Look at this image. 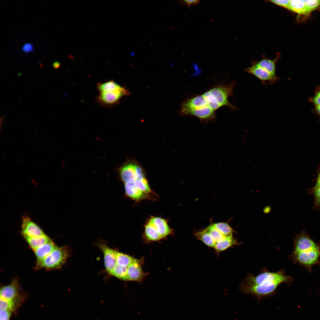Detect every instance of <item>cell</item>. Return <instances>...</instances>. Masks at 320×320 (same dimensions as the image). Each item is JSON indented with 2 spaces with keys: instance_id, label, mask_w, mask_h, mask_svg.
Listing matches in <instances>:
<instances>
[{
  "instance_id": "1",
  "label": "cell",
  "mask_w": 320,
  "mask_h": 320,
  "mask_svg": "<svg viewBox=\"0 0 320 320\" xmlns=\"http://www.w3.org/2000/svg\"><path fill=\"white\" fill-rule=\"evenodd\" d=\"M290 281V276H287L283 270L276 272H265L256 276L249 275L245 279L247 284H244L242 288L248 294L264 296L273 292L280 284L288 283Z\"/></svg>"
},
{
  "instance_id": "2",
  "label": "cell",
  "mask_w": 320,
  "mask_h": 320,
  "mask_svg": "<svg viewBox=\"0 0 320 320\" xmlns=\"http://www.w3.org/2000/svg\"><path fill=\"white\" fill-rule=\"evenodd\" d=\"M0 296L4 307L14 312L25 301L26 295L23 291L19 280L15 278L9 284L1 287Z\"/></svg>"
},
{
  "instance_id": "3",
  "label": "cell",
  "mask_w": 320,
  "mask_h": 320,
  "mask_svg": "<svg viewBox=\"0 0 320 320\" xmlns=\"http://www.w3.org/2000/svg\"><path fill=\"white\" fill-rule=\"evenodd\" d=\"M276 61L263 59L253 63L252 66L246 68L244 71L252 74L261 81L263 84L276 83L279 79L276 73Z\"/></svg>"
},
{
  "instance_id": "4",
  "label": "cell",
  "mask_w": 320,
  "mask_h": 320,
  "mask_svg": "<svg viewBox=\"0 0 320 320\" xmlns=\"http://www.w3.org/2000/svg\"><path fill=\"white\" fill-rule=\"evenodd\" d=\"M70 255L68 247L56 246L53 250L41 260L36 262V270L44 269L51 271L59 269L65 263Z\"/></svg>"
},
{
  "instance_id": "5",
  "label": "cell",
  "mask_w": 320,
  "mask_h": 320,
  "mask_svg": "<svg viewBox=\"0 0 320 320\" xmlns=\"http://www.w3.org/2000/svg\"><path fill=\"white\" fill-rule=\"evenodd\" d=\"M236 84L235 81H233L228 85H217L208 91L220 107L226 106L235 110L236 107L229 102L228 98L232 96Z\"/></svg>"
},
{
  "instance_id": "6",
  "label": "cell",
  "mask_w": 320,
  "mask_h": 320,
  "mask_svg": "<svg viewBox=\"0 0 320 320\" xmlns=\"http://www.w3.org/2000/svg\"><path fill=\"white\" fill-rule=\"evenodd\" d=\"M320 257V246L314 249L303 251H293L292 255V260L308 269L318 263Z\"/></svg>"
},
{
  "instance_id": "7",
  "label": "cell",
  "mask_w": 320,
  "mask_h": 320,
  "mask_svg": "<svg viewBox=\"0 0 320 320\" xmlns=\"http://www.w3.org/2000/svg\"><path fill=\"white\" fill-rule=\"evenodd\" d=\"M129 91L121 87L117 89L100 93L95 98L96 101L102 105L111 107L118 104L121 97L130 95Z\"/></svg>"
},
{
  "instance_id": "8",
  "label": "cell",
  "mask_w": 320,
  "mask_h": 320,
  "mask_svg": "<svg viewBox=\"0 0 320 320\" xmlns=\"http://www.w3.org/2000/svg\"><path fill=\"white\" fill-rule=\"evenodd\" d=\"M119 174L124 184L133 183L145 177L142 168L133 163L126 164L121 167Z\"/></svg>"
},
{
  "instance_id": "9",
  "label": "cell",
  "mask_w": 320,
  "mask_h": 320,
  "mask_svg": "<svg viewBox=\"0 0 320 320\" xmlns=\"http://www.w3.org/2000/svg\"><path fill=\"white\" fill-rule=\"evenodd\" d=\"M21 234L24 239L42 236L46 235L42 230L28 216L23 218Z\"/></svg>"
},
{
  "instance_id": "10",
  "label": "cell",
  "mask_w": 320,
  "mask_h": 320,
  "mask_svg": "<svg viewBox=\"0 0 320 320\" xmlns=\"http://www.w3.org/2000/svg\"><path fill=\"white\" fill-rule=\"evenodd\" d=\"M97 245L103 254L104 264L106 270L111 274L116 264V255L118 251L109 247L102 242H98Z\"/></svg>"
},
{
  "instance_id": "11",
  "label": "cell",
  "mask_w": 320,
  "mask_h": 320,
  "mask_svg": "<svg viewBox=\"0 0 320 320\" xmlns=\"http://www.w3.org/2000/svg\"><path fill=\"white\" fill-rule=\"evenodd\" d=\"M319 246L304 233L298 235L294 242V251L301 252L315 248Z\"/></svg>"
},
{
  "instance_id": "12",
  "label": "cell",
  "mask_w": 320,
  "mask_h": 320,
  "mask_svg": "<svg viewBox=\"0 0 320 320\" xmlns=\"http://www.w3.org/2000/svg\"><path fill=\"white\" fill-rule=\"evenodd\" d=\"M144 275L140 261L134 258L127 267L128 280L140 281Z\"/></svg>"
},
{
  "instance_id": "13",
  "label": "cell",
  "mask_w": 320,
  "mask_h": 320,
  "mask_svg": "<svg viewBox=\"0 0 320 320\" xmlns=\"http://www.w3.org/2000/svg\"><path fill=\"white\" fill-rule=\"evenodd\" d=\"M148 222L154 226L161 239L172 233V230L169 227L166 221L162 218L158 217H152Z\"/></svg>"
},
{
  "instance_id": "14",
  "label": "cell",
  "mask_w": 320,
  "mask_h": 320,
  "mask_svg": "<svg viewBox=\"0 0 320 320\" xmlns=\"http://www.w3.org/2000/svg\"><path fill=\"white\" fill-rule=\"evenodd\" d=\"M56 246L52 240L36 249L33 252L36 258V262L43 259L50 254Z\"/></svg>"
},
{
  "instance_id": "15",
  "label": "cell",
  "mask_w": 320,
  "mask_h": 320,
  "mask_svg": "<svg viewBox=\"0 0 320 320\" xmlns=\"http://www.w3.org/2000/svg\"><path fill=\"white\" fill-rule=\"evenodd\" d=\"M238 244L239 243L234 239L232 233L226 236L222 241L216 243L214 248L217 252H219Z\"/></svg>"
},
{
  "instance_id": "16",
  "label": "cell",
  "mask_w": 320,
  "mask_h": 320,
  "mask_svg": "<svg viewBox=\"0 0 320 320\" xmlns=\"http://www.w3.org/2000/svg\"><path fill=\"white\" fill-rule=\"evenodd\" d=\"M25 239L33 251L42 245L52 240L46 234L41 236L27 238Z\"/></svg>"
},
{
  "instance_id": "17",
  "label": "cell",
  "mask_w": 320,
  "mask_h": 320,
  "mask_svg": "<svg viewBox=\"0 0 320 320\" xmlns=\"http://www.w3.org/2000/svg\"><path fill=\"white\" fill-rule=\"evenodd\" d=\"M287 9L299 14H308L304 0H290Z\"/></svg>"
},
{
  "instance_id": "18",
  "label": "cell",
  "mask_w": 320,
  "mask_h": 320,
  "mask_svg": "<svg viewBox=\"0 0 320 320\" xmlns=\"http://www.w3.org/2000/svg\"><path fill=\"white\" fill-rule=\"evenodd\" d=\"M194 235L197 239L209 247L214 248L215 243L209 233L205 229L196 232Z\"/></svg>"
},
{
  "instance_id": "19",
  "label": "cell",
  "mask_w": 320,
  "mask_h": 320,
  "mask_svg": "<svg viewBox=\"0 0 320 320\" xmlns=\"http://www.w3.org/2000/svg\"><path fill=\"white\" fill-rule=\"evenodd\" d=\"M97 86L99 93L115 90L121 87L112 80L104 83H97Z\"/></svg>"
},
{
  "instance_id": "20",
  "label": "cell",
  "mask_w": 320,
  "mask_h": 320,
  "mask_svg": "<svg viewBox=\"0 0 320 320\" xmlns=\"http://www.w3.org/2000/svg\"><path fill=\"white\" fill-rule=\"evenodd\" d=\"M145 233L147 239L152 241H157L161 238L154 226L148 221L145 227Z\"/></svg>"
},
{
  "instance_id": "21",
  "label": "cell",
  "mask_w": 320,
  "mask_h": 320,
  "mask_svg": "<svg viewBox=\"0 0 320 320\" xmlns=\"http://www.w3.org/2000/svg\"><path fill=\"white\" fill-rule=\"evenodd\" d=\"M110 274L121 280H128L127 267L121 266L116 264Z\"/></svg>"
},
{
  "instance_id": "22",
  "label": "cell",
  "mask_w": 320,
  "mask_h": 320,
  "mask_svg": "<svg viewBox=\"0 0 320 320\" xmlns=\"http://www.w3.org/2000/svg\"><path fill=\"white\" fill-rule=\"evenodd\" d=\"M211 225L225 236H228L235 232L229 225L226 223H214Z\"/></svg>"
},
{
  "instance_id": "23",
  "label": "cell",
  "mask_w": 320,
  "mask_h": 320,
  "mask_svg": "<svg viewBox=\"0 0 320 320\" xmlns=\"http://www.w3.org/2000/svg\"><path fill=\"white\" fill-rule=\"evenodd\" d=\"M134 258L129 255L118 251L116 255V264L121 266L127 267Z\"/></svg>"
},
{
  "instance_id": "24",
  "label": "cell",
  "mask_w": 320,
  "mask_h": 320,
  "mask_svg": "<svg viewBox=\"0 0 320 320\" xmlns=\"http://www.w3.org/2000/svg\"><path fill=\"white\" fill-rule=\"evenodd\" d=\"M205 229L209 233L215 244L222 241L226 237L214 228L211 224L206 228Z\"/></svg>"
},
{
  "instance_id": "25",
  "label": "cell",
  "mask_w": 320,
  "mask_h": 320,
  "mask_svg": "<svg viewBox=\"0 0 320 320\" xmlns=\"http://www.w3.org/2000/svg\"><path fill=\"white\" fill-rule=\"evenodd\" d=\"M308 14L317 8L320 5V0H304Z\"/></svg>"
},
{
  "instance_id": "26",
  "label": "cell",
  "mask_w": 320,
  "mask_h": 320,
  "mask_svg": "<svg viewBox=\"0 0 320 320\" xmlns=\"http://www.w3.org/2000/svg\"><path fill=\"white\" fill-rule=\"evenodd\" d=\"M0 320H10L12 313L7 310H0Z\"/></svg>"
},
{
  "instance_id": "27",
  "label": "cell",
  "mask_w": 320,
  "mask_h": 320,
  "mask_svg": "<svg viewBox=\"0 0 320 320\" xmlns=\"http://www.w3.org/2000/svg\"><path fill=\"white\" fill-rule=\"evenodd\" d=\"M270 1L275 4L287 9L290 3V0H272Z\"/></svg>"
},
{
  "instance_id": "28",
  "label": "cell",
  "mask_w": 320,
  "mask_h": 320,
  "mask_svg": "<svg viewBox=\"0 0 320 320\" xmlns=\"http://www.w3.org/2000/svg\"><path fill=\"white\" fill-rule=\"evenodd\" d=\"M22 50L25 53L33 52L34 50L33 45L30 43H26L23 46Z\"/></svg>"
},
{
  "instance_id": "29",
  "label": "cell",
  "mask_w": 320,
  "mask_h": 320,
  "mask_svg": "<svg viewBox=\"0 0 320 320\" xmlns=\"http://www.w3.org/2000/svg\"><path fill=\"white\" fill-rule=\"evenodd\" d=\"M312 101L316 107L320 106V90L314 95Z\"/></svg>"
},
{
  "instance_id": "30",
  "label": "cell",
  "mask_w": 320,
  "mask_h": 320,
  "mask_svg": "<svg viewBox=\"0 0 320 320\" xmlns=\"http://www.w3.org/2000/svg\"><path fill=\"white\" fill-rule=\"evenodd\" d=\"M315 204L317 205H320V188H318L314 191Z\"/></svg>"
},
{
  "instance_id": "31",
  "label": "cell",
  "mask_w": 320,
  "mask_h": 320,
  "mask_svg": "<svg viewBox=\"0 0 320 320\" xmlns=\"http://www.w3.org/2000/svg\"><path fill=\"white\" fill-rule=\"evenodd\" d=\"M182 4L184 5H187L188 7H190L192 5L195 4L199 3L200 1L198 0H183L181 1Z\"/></svg>"
},
{
  "instance_id": "32",
  "label": "cell",
  "mask_w": 320,
  "mask_h": 320,
  "mask_svg": "<svg viewBox=\"0 0 320 320\" xmlns=\"http://www.w3.org/2000/svg\"><path fill=\"white\" fill-rule=\"evenodd\" d=\"M320 188V175H318L317 182L313 190V192L318 188Z\"/></svg>"
},
{
  "instance_id": "33",
  "label": "cell",
  "mask_w": 320,
  "mask_h": 320,
  "mask_svg": "<svg viewBox=\"0 0 320 320\" xmlns=\"http://www.w3.org/2000/svg\"><path fill=\"white\" fill-rule=\"evenodd\" d=\"M60 65V63L58 61L55 62L52 64L53 67L55 69L58 68L59 67Z\"/></svg>"
},
{
  "instance_id": "34",
  "label": "cell",
  "mask_w": 320,
  "mask_h": 320,
  "mask_svg": "<svg viewBox=\"0 0 320 320\" xmlns=\"http://www.w3.org/2000/svg\"><path fill=\"white\" fill-rule=\"evenodd\" d=\"M315 110L317 113L320 116V106L316 107Z\"/></svg>"
},
{
  "instance_id": "35",
  "label": "cell",
  "mask_w": 320,
  "mask_h": 320,
  "mask_svg": "<svg viewBox=\"0 0 320 320\" xmlns=\"http://www.w3.org/2000/svg\"><path fill=\"white\" fill-rule=\"evenodd\" d=\"M319 175H320V173H319Z\"/></svg>"
}]
</instances>
